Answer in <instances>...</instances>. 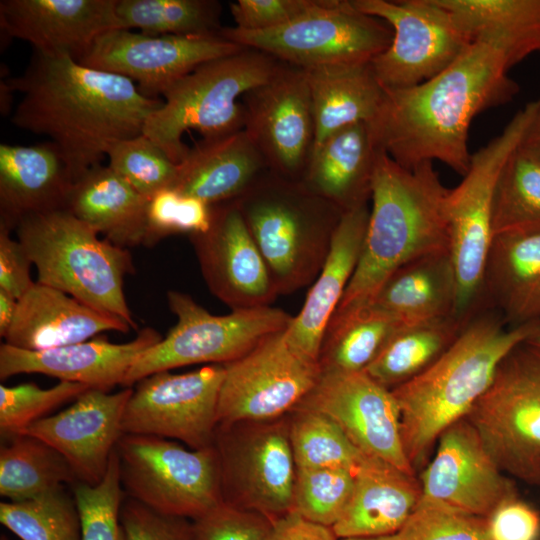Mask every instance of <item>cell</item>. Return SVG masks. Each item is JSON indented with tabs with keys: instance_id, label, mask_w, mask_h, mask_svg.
<instances>
[{
	"instance_id": "cell-26",
	"label": "cell",
	"mask_w": 540,
	"mask_h": 540,
	"mask_svg": "<svg viewBox=\"0 0 540 540\" xmlns=\"http://www.w3.org/2000/svg\"><path fill=\"white\" fill-rule=\"evenodd\" d=\"M130 329L121 319L35 282L18 299L16 315L4 343L39 351L87 341L106 331L125 333Z\"/></svg>"
},
{
	"instance_id": "cell-42",
	"label": "cell",
	"mask_w": 540,
	"mask_h": 540,
	"mask_svg": "<svg viewBox=\"0 0 540 540\" xmlns=\"http://www.w3.org/2000/svg\"><path fill=\"white\" fill-rule=\"evenodd\" d=\"M0 522L21 540H81L77 504L66 486L24 501L1 502Z\"/></svg>"
},
{
	"instance_id": "cell-9",
	"label": "cell",
	"mask_w": 540,
	"mask_h": 540,
	"mask_svg": "<svg viewBox=\"0 0 540 540\" xmlns=\"http://www.w3.org/2000/svg\"><path fill=\"white\" fill-rule=\"evenodd\" d=\"M116 452L124 492L156 512L195 520L223 501L214 445L187 449L163 437L123 434Z\"/></svg>"
},
{
	"instance_id": "cell-46",
	"label": "cell",
	"mask_w": 540,
	"mask_h": 540,
	"mask_svg": "<svg viewBox=\"0 0 540 540\" xmlns=\"http://www.w3.org/2000/svg\"><path fill=\"white\" fill-rule=\"evenodd\" d=\"M91 389L87 385L60 381L53 387L40 388L34 383L0 385V432L4 438L21 434L54 408L76 399Z\"/></svg>"
},
{
	"instance_id": "cell-15",
	"label": "cell",
	"mask_w": 540,
	"mask_h": 540,
	"mask_svg": "<svg viewBox=\"0 0 540 540\" xmlns=\"http://www.w3.org/2000/svg\"><path fill=\"white\" fill-rule=\"evenodd\" d=\"M285 330L242 357L225 364L220 387L218 425L263 422L291 412L317 382L320 368L296 352Z\"/></svg>"
},
{
	"instance_id": "cell-44",
	"label": "cell",
	"mask_w": 540,
	"mask_h": 540,
	"mask_svg": "<svg viewBox=\"0 0 540 540\" xmlns=\"http://www.w3.org/2000/svg\"><path fill=\"white\" fill-rule=\"evenodd\" d=\"M354 482L355 473L343 468L297 469L292 511L333 527L351 498Z\"/></svg>"
},
{
	"instance_id": "cell-32",
	"label": "cell",
	"mask_w": 540,
	"mask_h": 540,
	"mask_svg": "<svg viewBox=\"0 0 540 540\" xmlns=\"http://www.w3.org/2000/svg\"><path fill=\"white\" fill-rule=\"evenodd\" d=\"M483 297L502 311L511 327L540 321V233L494 237Z\"/></svg>"
},
{
	"instance_id": "cell-4",
	"label": "cell",
	"mask_w": 540,
	"mask_h": 540,
	"mask_svg": "<svg viewBox=\"0 0 540 540\" xmlns=\"http://www.w3.org/2000/svg\"><path fill=\"white\" fill-rule=\"evenodd\" d=\"M536 323L507 327L494 315L473 316L435 362L391 390L400 410L404 450L415 470L426 462L439 435L466 418L500 363L526 342Z\"/></svg>"
},
{
	"instance_id": "cell-48",
	"label": "cell",
	"mask_w": 540,
	"mask_h": 540,
	"mask_svg": "<svg viewBox=\"0 0 540 540\" xmlns=\"http://www.w3.org/2000/svg\"><path fill=\"white\" fill-rule=\"evenodd\" d=\"M147 233L144 246L150 247L170 235L203 233L211 223V206L175 188L159 191L148 200Z\"/></svg>"
},
{
	"instance_id": "cell-28",
	"label": "cell",
	"mask_w": 540,
	"mask_h": 540,
	"mask_svg": "<svg viewBox=\"0 0 540 540\" xmlns=\"http://www.w3.org/2000/svg\"><path fill=\"white\" fill-rule=\"evenodd\" d=\"M378 149L369 123L340 129L313 148L300 182L342 213L366 205Z\"/></svg>"
},
{
	"instance_id": "cell-56",
	"label": "cell",
	"mask_w": 540,
	"mask_h": 540,
	"mask_svg": "<svg viewBox=\"0 0 540 540\" xmlns=\"http://www.w3.org/2000/svg\"><path fill=\"white\" fill-rule=\"evenodd\" d=\"M18 299L0 289V336L5 338L14 321Z\"/></svg>"
},
{
	"instance_id": "cell-3",
	"label": "cell",
	"mask_w": 540,
	"mask_h": 540,
	"mask_svg": "<svg viewBox=\"0 0 540 540\" xmlns=\"http://www.w3.org/2000/svg\"><path fill=\"white\" fill-rule=\"evenodd\" d=\"M448 192L432 162L407 169L379 147L360 258L336 311L369 304L403 266L449 252Z\"/></svg>"
},
{
	"instance_id": "cell-21",
	"label": "cell",
	"mask_w": 540,
	"mask_h": 540,
	"mask_svg": "<svg viewBox=\"0 0 540 540\" xmlns=\"http://www.w3.org/2000/svg\"><path fill=\"white\" fill-rule=\"evenodd\" d=\"M435 445L419 479L423 496L487 518L517 493L466 418L447 427Z\"/></svg>"
},
{
	"instance_id": "cell-23",
	"label": "cell",
	"mask_w": 540,
	"mask_h": 540,
	"mask_svg": "<svg viewBox=\"0 0 540 540\" xmlns=\"http://www.w3.org/2000/svg\"><path fill=\"white\" fill-rule=\"evenodd\" d=\"M116 0H1L0 28L34 51L79 61L104 33L121 29Z\"/></svg>"
},
{
	"instance_id": "cell-58",
	"label": "cell",
	"mask_w": 540,
	"mask_h": 540,
	"mask_svg": "<svg viewBox=\"0 0 540 540\" xmlns=\"http://www.w3.org/2000/svg\"><path fill=\"white\" fill-rule=\"evenodd\" d=\"M340 540H400L397 534L385 535V536H376V537H352V538H343Z\"/></svg>"
},
{
	"instance_id": "cell-40",
	"label": "cell",
	"mask_w": 540,
	"mask_h": 540,
	"mask_svg": "<svg viewBox=\"0 0 540 540\" xmlns=\"http://www.w3.org/2000/svg\"><path fill=\"white\" fill-rule=\"evenodd\" d=\"M121 29L147 35H212L222 28L216 0H116Z\"/></svg>"
},
{
	"instance_id": "cell-13",
	"label": "cell",
	"mask_w": 540,
	"mask_h": 540,
	"mask_svg": "<svg viewBox=\"0 0 540 540\" xmlns=\"http://www.w3.org/2000/svg\"><path fill=\"white\" fill-rule=\"evenodd\" d=\"M351 1L393 31L390 45L370 62L384 90L410 88L435 77L474 40L441 0Z\"/></svg>"
},
{
	"instance_id": "cell-5",
	"label": "cell",
	"mask_w": 540,
	"mask_h": 540,
	"mask_svg": "<svg viewBox=\"0 0 540 540\" xmlns=\"http://www.w3.org/2000/svg\"><path fill=\"white\" fill-rule=\"evenodd\" d=\"M235 201L278 294L313 282L343 213L300 181L268 169Z\"/></svg>"
},
{
	"instance_id": "cell-24",
	"label": "cell",
	"mask_w": 540,
	"mask_h": 540,
	"mask_svg": "<svg viewBox=\"0 0 540 540\" xmlns=\"http://www.w3.org/2000/svg\"><path fill=\"white\" fill-rule=\"evenodd\" d=\"M161 339L158 331L145 327L126 343H112L99 338L39 351L2 343L0 379L38 373L110 392L115 386L123 385L138 357Z\"/></svg>"
},
{
	"instance_id": "cell-19",
	"label": "cell",
	"mask_w": 540,
	"mask_h": 540,
	"mask_svg": "<svg viewBox=\"0 0 540 540\" xmlns=\"http://www.w3.org/2000/svg\"><path fill=\"white\" fill-rule=\"evenodd\" d=\"M296 407L329 416L365 456L416 474L404 450L397 401L366 372H320Z\"/></svg>"
},
{
	"instance_id": "cell-37",
	"label": "cell",
	"mask_w": 540,
	"mask_h": 540,
	"mask_svg": "<svg viewBox=\"0 0 540 540\" xmlns=\"http://www.w3.org/2000/svg\"><path fill=\"white\" fill-rule=\"evenodd\" d=\"M464 326L454 317L401 326L364 372L380 385L393 390L435 362Z\"/></svg>"
},
{
	"instance_id": "cell-29",
	"label": "cell",
	"mask_w": 540,
	"mask_h": 540,
	"mask_svg": "<svg viewBox=\"0 0 540 540\" xmlns=\"http://www.w3.org/2000/svg\"><path fill=\"white\" fill-rule=\"evenodd\" d=\"M421 496L416 474L367 457L355 472L351 498L332 528L339 539L396 534Z\"/></svg>"
},
{
	"instance_id": "cell-59",
	"label": "cell",
	"mask_w": 540,
	"mask_h": 540,
	"mask_svg": "<svg viewBox=\"0 0 540 540\" xmlns=\"http://www.w3.org/2000/svg\"><path fill=\"white\" fill-rule=\"evenodd\" d=\"M534 485L540 486V468H539V470H538L536 479H535V481H534Z\"/></svg>"
},
{
	"instance_id": "cell-6",
	"label": "cell",
	"mask_w": 540,
	"mask_h": 540,
	"mask_svg": "<svg viewBox=\"0 0 540 540\" xmlns=\"http://www.w3.org/2000/svg\"><path fill=\"white\" fill-rule=\"evenodd\" d=\"M15 231L38 283L137 329L123 288L125 276L135 272L128 249L100 239L66 208L27 215Z\"/></svg>"
},
{
	"instance_id": "cell-41",
	"label": "cell",
	"mask_w": 540,
	"mask_h": 540,
	"mask_svg": "<svg viewBox=\"0 0 540 540\" xmlns=\"http://www.w3.org/2000/svg\"><path fill=\"white\" fill-rule=\"evenodd\" d=\"M289 436L296 468H343L355 473L365 456L329 416L296 407Z\"/></svg>"
},
{
	"instance_id": "cell-51",
	"label": "cell",
	"mask_w": 540,
	"mask_h": 540,
	"mask_svg": "<svg viewBox=\"0 0 540 540\" xmlns=\"http://www.w3.org/2000/svg\"><path fill=\"white\" fill-rule=\"evenodd\" d=\"M323 0H237L230 4L236 28L265 31L282 27L318 8Z\"/></svg>"
},
{
	"instance_id": "cell-53",
	"label": "cell",
	"mask_w": 540,
	"mask_h": 540,
	"mask_svg": "<svg viewBox=\"0 0 540 540\" xmlns=\"http://www.w3.org/2000/svg\"><path fill=\"white\" fill-rule=\"evenodd\" d=\"M0 226V289L20 299L34 284L29 259L23 245Z\"/></svg>"
},
{
	"instance_id": "cell-25",
	"label": "cell",
	"mask_w": 540,
	"mask_h": 540,
	"mask_svg": "<svg viewBox=\"0 0 540 540\" xmlns=\"http://www.w3.org/2000/svg\"><path fill=\"white\" fill-rule=\"evenodd\" d=\"M369 212L370 207L366 204L342 214L327 257L304 305L285 330L288 344L310 361L318 363L326 327L355 272Z\"/></svg>"
},
{
	"instance_id": "cell-16",
	"label": "cell",
	"mask_w": 540,
	"mask_h": 540,
	"mask_svg": "<svg viewBox=\"0 0 540 540\" xmlns=\"http://www.w3.org/2000/svg\"><path fill=\"white\" fill-rule=\"evenodd\" d=\"M224 373V365L210 364L182 374L160 371L139 380L124 411L123 433L175 439L191 449L213 446Z\"/></svg>"
},
{
	"instance_id": "cell-30",
	"label": "cell",
	"mask_w": 540,
	"mask_h": 540,
	"mask_svg": "<svg viewBox=\"0 0 540 540\" xmlns=\"http://www.w3.org/2000/svg\"><path fill=\"white\" fill-rule=\"evenodd\" d=\"M265 170L261 153L243 129L191 147L173 188L212 206L238 199Z\"/></svg>"
},
{
	"instance_id": "cell-57",
	"label": "cell",
	"mask_w": 540,
	"mask_h": 540,
	"mask_svg": "<svg viewBox=\"0 0 540 540\" xmlns=\"http://www.w3.org/2000/svg\"><path fill=\"white\" fill-rule=\"evenodd\" d=\"M525 343L540 350V321L536 323L535 329Z\"/></svg>"
},
{
	"instance_id": "cell-49",
	"label": "cell",
	"mask_w": 540,
	"mask_h": 540,
	"mask_svg": "<svg viewBox=\"0 0 540 540\" xmlns=\"http://www.w3.org/2000/svg\"><path fill=\"white\" fill-rule=\"evenodd\" d=\"M194 540H270L273 520L222 501L193 520Z\"/></svg>"
},
{
	"instance_id": "cell-36",
	"label": "cell",
	"mask_w": 540,
	"mask_h": 540,
	"mask_svg": "<svg viewBox=\"0 0 540 540\" xmlns=\"http://www.w3.org/2000/svg\"><path fill=\"white\" fill-rule=\"evenodd\" d=\"M474 38L497 39L514 64L540 52V0H441Z\"/></svg>"
},
{
	"instance_id": "cell-55",
	"label": "cell",
	"mask_w": 540,
	"mask_h": 540,
	"mask_svg": "<svg viewBox=\"0 0 540 540\" xmlns=\"http://www.w3.org/2000/svg\"><path fill=\"white\" fill-rule=\"evenodd\" d=\"M518 147L540 160V98L537 99L535 114Z\"/></svg>"
},
{
	"instance_id": "cell-1",
	"label": "cell",
	"mask_w": 540,
	"mask_h": 540,
	"mask_svg": "<svg viewBox=\"0 0 540 540\" xmlns=\"http://www.w3.org/2000/svg\"><path fill=\"white\" fill-rule=\"evenodd\" d=\"M514 65L497 39L479 35L435 77L410 88L384 90L369 123L378 147L404 168L439 161L463 176L472 155V120L512 101L519 91L508 75Z\"/></svg>"
},
{
	"instance_id": "cell-38",
	"label": "cell",
	"mask_w": 540,
	"mask_h": 540,
	"mask_svg": "<svg viewBox=\"0 0 540 540\" xmlns=\"http://www.w3.org/2000/svg\"><path fill=\"white\" fill-rule=\"evenodd\" d=\"M76 482L67 460L34 436L16 435L0 448V494L11 502Z\"/></svg>"
},
{
	"instance_id": "cell-47",
	"label": "cell",
	"mask_w": 540,
	"mask_h": 540,
	"mask_svg": "<svg viewBox=\"0 0 540 540\" xmlns=\"http://www.w3.org/2000/svg\"><path fill=\"white\" fill-rule=\"evenodd\" d=\"M396 534L400 540H489L487 518L423 495Z\"/></svg>"
},
{
	"instance_id": "cell-39",
	"label": "cell",
	"mask_w": 540,
	"mask_h": 540,
	"mask_svg": "<svg viewBox=\"0 0 540 540\" xmlns=\"http://www.w3.org/2000/svg\"><path fill=\"white\" fill-rule=\"evenodd\" d=\"M534 233H540V160L517 147L495 187L493 234Z\"/></svg>"
},
{
	"instance_id": "cell-11",
	"label": "cell",
	"mask_w": 540,
	"mask_h": 540,
	"mask_svg": "<svg viewBox=\"0 0 540 540\" xmlns=\"http://www.w3.org/2000/svg\"><path fill=\"white\" fill-rule=\"evenodd\" d=\"M218 34L303 69L370 63L393 37L386 22L361 12L351 0H323L315 10L279 28L245 31L222 27Z\"/></svg>"
},
{
	"instance_id": "cell-7",
	"label": "cell",
	"mask_w": 540,
	"mask_h": 540,
	"mask_svg": "<svg viewBox=\"0 0 540 540\" xmlns=\"http://www.w3.org/2000/svg\"><path fill=\"white\" fill-rule=\"evenodd\" d=\"M279 64L269 54L244 47L198 66L163 93V104L148 118L143 134L180 164L190 149L182 141L186 131L211 140L244 129L242 96L269 79Z\"/></svg>"
},
{
	"instance_id": "cell-2",
	"label": "cell",
	"mask_w": 540,
	"mask_h": 540,
	"mask_svg": "<svg viewBox=\"0 0 540 540\" xmlns=\"http://www.w3.org/2000/svg\"><path fill=\"white\" fill-rule=\"evenodd\" d=\"M6 82L22 94L12 124L48 137L73 182L101 164L111 144L143 133L163 104L141 93L132 80L68 55L34 51L25 71Z\"/></svg>"
},
{
	"instance_id": "cell-50",
	"label": "cell",
	"mask_w": 540,
	"mask_h": 540,
	"mask_svg": "<svg viewBox=\"0 0 540 540\" xmlns=\"http://www.w3.org/2000/svg\"><path fill=\"white\" fill-rule=\"evenodd\" d=\"M122 540H194L193 523L164 515L129 499L120 511Z\"/></svg>"
},
{
	"instance_id": "cell-27",
	"label": "cell",
	"mask_w": 540,
	"mask_h": 540,
	"mask_svg": "<svg viewBox=\"0 0 540 540\" xmlns=\"http://www.w3.org/2000/svg\"><path fill=\"white\" fill-rule=\"evenodd\" d=\"M73 180L50 141L0 144V226L15 230L25 216L64 209Z\"/></svg>"
},
{
	"instance_id": "cell-33",
	"label": "cell",
	"mask_w": 540,
	"mask_h": 540,
	"mask_svg": "<svg viewBox=\"0 0 540 540\" xmlns=\"http://www.w3.org/2000/svg\"><path fill=\"white\" fill-rule=\"evenodd\" d=\"M456 280L449 252L411 262L390 276L370 305L401 326L453 317Z\"/></svg>"
},
{
	"instance_id": "cell-43",
	"label": "cell",
	"mask_w": 540,
	"mask_h": 540,
	"mask_svg": "<svg viewBox=\"0 0 540 540\" xmlns=\"http://www.w3.org/2000/svg\"><path fill=\"white\" fill-rule=\"evenodd\" d=\"M106 156L108 166L148 200L176 183L179 164L143 133L114 142Z\"/></svg>"
},
{
	"instance_id": "cell-60",
	"label": "cell",
	"mask_w": 540,
	"mask_h": 540,
	"mask_svg": "<svg viewBox=\"0 0 540 540\" xmlns=\"http://www.w3.org/2000/svg\"><path fill=\"white\" fill-rule=\"evenodd\" d=\"M0 540H9L6 536L1 535Z\"/></svg>"
},
{
	"instance_id": "cell-34",
	"label": "cell",
	"mask_w": 540,
	"mask_h": 540,
	"mask_svg": "<svg viewBox=\"0 0 540 540\" xmlns=\"http://www.w3.org/2000/svg\"><path fill=\"white\" fill-rule=\"evenodd\" d=\"M304 70L315 121L313 148L340 129L373 121L384 89L370 63L323 65Z\"/></svg>"
},
{
	"instance_id": "cell-45",
	"label": "cell",
	"mask_w": 540,
	"mask_h": 540,
	"mask_svg": "<svg viewBox=\"0 0 540 540\" xmlns=\"http://www.w3.org/2000/svg\"><path fill=\"white\" fill-rule=\"evenodd\" d=\"M81 524V540H122L120 511L124 490L118 455L113 452L107 472L96 485H72Z\"/></svg>"
},
{
	"instance_id": "cell-17",
	"label": "cell",
	"mask_w": 540,
	"mask_h": 540,
	"mask_svg": "<svg viewBox=\"0 0 540 540\" xmlns=\"http://www.w3.org/2000/svg\"><path fill=\"white\" fill-rule=\"evenodd\" d=\"M244 130L267 169L300 181L315 141L310 89L303 68L280 61L261 85L242 96Z\"/></svg>"
},
{
	"instance_id": "cell-31",
	"label": "cell",
	"mask_w": 540,
	"mask_h": 540,
	"mask_svg": "<svg viewBox=\"0 0 540 540\" xmlns=\"http://www.w3.org/2000/svg\"><path fill=\"white\" fill-rule=\"evenodd\" d=\"M148 199L108 165H95L73 182L66 209L112 244L144 245Z\"/></svg>"
},
{
	"instance_id": "cell-14",
	"label": "cell",
	"mask_w": 540,
	"mask_h": 540,
	"mask_svg": "<svg viewBox=\"0 0 540 540\" xmlns=\"http://www.w3.org/2000/svg\"><path fill=\"white\" fill-rule=\"evenodd\" d=\"M218 425V453L223 501L275 520L293 510L296 464L289 420Z\"/></svg>"
},
{
	"instance_id": "cell-12",
	"label": "cell",
	"mask_w": 540,
	"mask_h": 540,
	"mask_svg": "<svg viewBox=\"0 0 540 540\" xmlns=\"http://www.w3.org/2000/svg\"><path fill=\"white\" fill-rule=\"evenodd\" d=\"M505 474L534 485L540 468V350L522 343L466 416Z\"/></svg>"
},
{
	"instance_id": "cell-22",
	"label": "cell",
	"mask_w": 540,
	"mask_h": 540,
	"mask_svg": "<svg viewBox=\"0 0 540 540\" xmlns=\"http://www.w3.org/2000/svg\"><path fill=\"white\" fill-rule=\"evenodd\" d=\"M132 387L110 393L89 389L68 408L46 416L21 434L34 436L57 450L77 482L96 485L104 478L122 437V421Z\"/></svg>"
},
{
	"instance_id": "cell-52",
	"label": "cell",
	"mask_w": 540,
	"mask_h": 540,
	"mask_svg": "<svg viewBox=\"0 0 540 540\" xmlns=\"http://www.w3.org/2000/svg\"><path fill=\"white\" fill-rule=\"evenodd\" d=\"M489 540H540V512L518 493L487 517Z\"/></svg>"
},
{
	"instance_id": "cell-8",
	"label": "cell",
	"mask_w": 540,
	"mask_h": 540,
	"mask_svg": "<svg viewBox=\"0 0 540 540\" xmlns=\"http://www.w3.org/2000/svg\"><path fill=\"white\" fill-rule=\"evenodd\" d=\"M537 100L517 111L503 131L471 155L462 181L449 189L446 212L449 256L456 280L453 317L465 325L483 298L484 272L493 243V200L502 168L519 146Z\"/></svg>"
},
{
	"instance_id": "cell-54",
	"label": "cell",
	"mask_w": 540,
	"mask_h": 540,
	"mask_svg": "<svg viewBox=\"0 0 540 540\" xmlns=\"http://www.w3.org/2000/svg\"><path fill=\"white\" fill-rule=\"evenodd\" d=\"M270 540H340L330 526L310 521L295 511L275 520Z\"/></svg>"
},
{
	"instance_id": "cell-18",
	"label": "cell",
	"mask_w": 540,
	"mask_h": 540,
	"mask_svg": "<svg viewBox=\"0 0 540 540\" xmlns=\"http://www.w3.org/2000/svg\"><path fill=\"white\" fill-rule=\"evenodd\" d=\"M243 48L219 34L147 35L114 29L101 35L79 62L122 75L144 95L159 98L198 66Z\"/></svg>"
},
{
	"instance_id": "cell-35",
	"label": "cell",
	"mask_w": 540,
	"mask_h": 540,
	"mask_svg": "<svg viewBox=\"0 0 540 540\" xmlns=\"http://www.w3.org/2000/svg\"><path fill=\"white\" fill-rule=\"evenodd\" d=\"M399 327L396 320L370 304L335 311L320 347V372L365 371Z\"/></svg>"
},
{
	"instance_id": "cell-20",
	"label": "cell",
	"mask_w": 540,
	"mask_h": 540,
	"mask_svg": "<svg viewBox=\"0 0 540 540\" xmlns=\"http://www.w3.org/2000/svg\"><path fill=\"white\" fill-rule=\"evenodd\" d=\"M189 237L209 290L232 310L270 306L279 295L235 200L212 205L208 230Z\"/></svg>"
},
{
	"instance_id": "cell-10",
	"label": "cell",
	"mask_w": 540,
	"mask_h": 540,
	"mask_svg": "<svg viewBox=\"0 0 540 540\" xmlns=\"http://www.w3.org/2000/svg\"><path fill=\"white\" fill-rule=\"evenodd\" d=\"M170 310L177 323L158 343L146 350L129 369L124 387L174 368L200 364L230 363L267 337L286 329L293 316L271 306L232 310L213 315L189 294L167 292Z\"/></svg>"
}]
</instances>
